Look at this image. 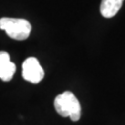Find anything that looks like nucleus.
<instances>
[{
	"label": "nucleus",
	"mask_w": 125,
	"mask_h": 125,
	"mask_svg": "<svg viewBox=\"0 0 125 125\" xmlns=\"http://www.w3.org/2000/svg\"><path fill=\"white\" fill-rule=\"evenodd\" d=\"M54 107L62 117H69L74 122L80 119V103L72 92L66 91L57 95L54 99Z\"/></svg>",
	"instance_id": "nucleus-1"
},
{
	"label": "nucleus",
	"mask_w": 125,
	"mask_h": 125,
	"mask_svg": "<svg viewBox=\"0 0 125 125\" xmlns=\"http://www.w3.org/2000/svg\"><path fill=\"white\" fill-rule=\"evenodd\" d=\"M0 29L5 30L7 36L14 40L23 41L29 37L31 25L25 19L1 18L0 19Z\"/></svg>",
	"instance_id": "nucleus-2"
},
{
	"label": "nucleus",
	"mask_w": 125,
	"mask_h": 125,
	"mask_svg": "<svg viewBox=\"0 0 125 125\" xmlns=\"http://www.w3.org/2000/svg\"><path fill=\"white\" fill-rule=\"evenodd\" d=\"M22 76L31 83H39L44 78V70L36 57H28L22 65Z\"/></svg>",
	"instance_id": "nucleus-3"
},
{
	"label": "nucleus",
	"mask_w": 125,
	"mask_h": 125,
	"mask_svg": "<svg viewBox=\"0 0 125 125\" xmlns=\"http://www.w3.org/2000/svg\"><path fill=\"white\" fill-rule=\"evenodd\" d=\"M16 72V65L10 62V54L5 51H0V79L10 81Z\"/></svg>",
	"instance_id": "nucleus-4"
},
{
	"label": "nucleus",
	"mask_w": 125,
	"mask_h": 125,
	"mask_svg": "<svg viewBox=\"0 0 125 125\" xmlns=\"http://www.w3.org/2000/svg\"><path fill=\"white\" fill-rule=\"evenodd\" d=\"M124 0H102L100 13L104 18H112L120 10Z\"/></svg>",
	"instance_id": "nucleus-5"
}]
</instances>
